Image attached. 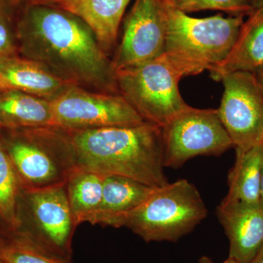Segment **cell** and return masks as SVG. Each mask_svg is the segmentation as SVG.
Listing matches in <instances>:
<instances>
[{
	"mask_svg": "<svg viewBox=\"0 0 263 263\" xmlns=\"http://www.w3.org/2000/svg\"><path fill=\"white\" fill-rule=\"evenodd\" d=\"M18 51L74 86L119 94L113 62L81 18L56 5L27 1L17 24Z\"/></svg>",
	"mask_w": 263,
	"mask_h": 263,
	"instance_id": "6da1fadb",
	"label": "cell"
},
{
	"mask_svg": "<svg viewBox=\"0 0 263 263\" xmlns=\"http://www.w3.org/2000/svg\"><path fill=\"white\" fill-rule=\"evenodd\" d=\"M73 167L119 176L152 187L168 182L164 174L162 128L134 126L82 130L60 129Z\"/></svg>",
	"mask_w": 263,
	"mask_h": 263,
	"instance_id": "7a4b0ae2",
	"label": "cell"
},
{
	"mask_svg": "<svg viewBox=\"0 0 263 263\" xmlns=\"http://www.w3.org/2000/svg\"><path fill=\"white\" fill-rule=\"evenodd\" d=\"M243 22V16L230 15L193 18L166 7L164 53L187 67L192 76L210 72L229 55Z\"/></svg>",
	"mask_w": 263,
	"mask_h": 263,
	"instance_id": "3957f363",
	"label": "cell"
},
{
	"mask_svg": "<svg viewBox=\"0 0 263 263\" xmlns=\"http://www.w3.org/2000/svg\"><path fill=\"white\" fill-rule=\"evenodd\" d=\"M208 209L195 185L186 179L155 188L122 223L148 242H176L206 218Z\"/></svg>",
	"mask_w": 263,
	"mask_h": 263,
	"instance_id": "277c9868",
	"label": "cell"
},
{
	"mask_svg": "<svg viewBox=\"0 0 263 263\" xmlns=\"http://www.w3.org/2000/svg\"><path fill=\"white\" fill-rule=\"evenodd\" d=\"M192 76L179 62L165 53L134 68L117 72L119 94L146 122L163 127L190 105L179 89V81Z\"/></svg>",
	"mask_w": 263,
	"mask_h": 263,
	"instance_id": "5b68a950",
	"label": "cell"
},
{
	"mask_svg": "<svg viewBox=\"0 0 263 263\" xmlns=\"http://www.w3.org/2000/svg\"><path fill=\"white\" fill-rule=\"evenodd\" d=\"M0 143L22 188L65 182L74 167L58 128H0Z\"/></svg>",
	"mask_w": 263,
	"mask_h": 263,
	"instance_id": "8992f818",
	"label": "cell"
},
{
	"mask_svg": "<svg viewBox=\"0 0 263 263\" xmlns=\"http://www.w3.org/2000/svg\"><path fill=\"white\" fill-rule=\"evenodd\" d=\"M14 232L56 255L71 258L77 226L67 199L65 181L42 188H22Z\"/></svg>",
	"mask_w": 263,
	"mask_h": 263,
	"instance_id": "52a82bcc",
	"label": "cell"
},
{
	"mask_svg": "<svg viewBox=\"0 0 263 263\" xmlns=\"http://www.w3.org/2000/svg\"><path fill=\"white\" fill-rule=\"evenodd\" d=\"M162 128L164 164L179 168L197 156H220L234 147L217 109L189 106Z\"/></svg>",
	"mask_w": 263,
	"mask_h": 263,
	"instance_id": "ba28073f",
	"label": "cell"
},
{
	"mask_svg": "<svg viewBox=\"0 0 263 263\" xmlns=\"http://www.w3.org/2000/svg\"><path fill=\"white\" fill-rule=\"evenodd\" d=\"M53 127L67 130L134 126L146 122L120 94L72 86L50 100Z\"/></svg>",
	"mask_w": 263,
	"mask_h": 263,
	"instance_id": "9c48e42d",
	"label": "cell"
},
{
	"mask_svg": "<svg viewBox=\"0 0 263 263\" xmlns=\"http://www.w3.org/2000/svg\"><path fill=\"white\" fill-rule=\"evenodd\" d=\"M224 86L221 122L236 152H245L263 143V95L255 74L233 72L221 78Z\"/></svg>",
	"mask_w": 263,
	"mask_h": 263,
	"instance_id": "30bf717a",
	"label": "cell"
},
{
	"mask_svg": "<svg viewBox=\"0 0 263 263\" xmlns=\"http://www.w3.org/2000/svg\"><path fill=\"white\" fill-rule=\"evenodd\" d=\"M165 40L166 7L162 0H136L124 19L122 41L112 60L116 72L160 57Z\"/></svg>",
	"mask_w": 263,
	"mask_h": 263,
	"instance_id": "8fae6325",
	"label": "cell"
},
{
	"mask_svg": "<svg viewBox=\"0 0 263 263\" xmlns=\"http://www.w3.org/2000/svg\"><path fill=\"white\" fill-rule=\"evenodd\" d=\"M216 216L230 241V258L250 263L263 245V205L223 199Z\"/></svg>",
	"mask_w": 263,
	"mask_h": 263,
	"instance_id": "7c38bea8",
	"label": "cell"
},
{
	"mask_svg": "<svg viewBox=\"0 0 263 263\" xmlns=\"http://www.w3.org/2000/svg\"><path fill=\"white\" fill-rule=\"evenodd\" d=\"M72 86L27 59L6 57L0 63V91L13 90L51 100Z\"/></svg>",
	"mask_w": 263,
	"mask_h": 263,
	"instance_id": "4fadbf2b",
	"label": "cell"
},
{
	"mask_svg": "<svg viewBox=\"0 0 263 263\" xmlns=\"http://www.w3.org/2000/svg\"><path fill=\"white\" fill-rule=\"evenodd\" d=\"M155 190L129 178L105 176L101 203L89 224L121 228L124 218L146 201Z\"/></svg>",
	"mask_w": 263,
	"mask_h": 263,
	"instance_id": "5bb4252c",
	"label": "cell"
},
{
	"mask_svg": "<svg viewBox=\"0 0 263 263\" xmlns=\"http://www.w3.org/2000/svg\"><path fill=\"white\" fill-rule=\"evenodd\" d=\"M130 0H58L51 3L81 18L105 53L117 44L123 16Z\"/></svg>",
	"mask_w": 263,
	"mask_h": 263,
	"instance_id": "9a60e30c",
	"label": "cell"
},
{
	"mask_svg": "<svg viewBox=\"0 0 263 263\" xmlns=\"http://www.w3.org/2000/svg\"><path fill=\"white\" fill-rule=\"evenodd\" d=\"M263 69V8L254 10L240 27L231 51L222 63L210 71L216 81L233 72L255 73Z\"/></svg>",
	"mask_w": 263,
	"mask_h": 263,
	"instance_id": "2e32d148",
	"label": "cell"
},
{
	"mask_svg": "<svg viewBox=\"0 0 263 263\" xmlns=\"http://www.w3.org/2000/svg\"><path fill=\"white\" fill-rule=\"evenodd\" d=\"M53 127L51 102L22 91L0 92V128Z\"/></svg>",
	"mask_w": 263,
	"mask_h": 263,
	"instance_id": "e0dca14e",
	"label": "cell"
},
{
	"mask_svg": "<svg viewBox=\"0 0 263 263\" xmlns=\"http://www.w3.org/2000/svg\"><path fill=\"white\" fill-rule=\"evenodd\" d=\"M105 176L74 167L66 179L67 199L76 226L89 223L100 207Z\"/></svg>",
	"mask_w": 263,
	"mask_h": 263,
	"instance_id": "ac0fdd59",
	"label": "cell"
},
{
	"mask_svg": "<svg viewBox=\"0 0 263 263\" xmlns=\"http://www.w3.org/2000/svg\"><path fill=\"white\" fill-rule=\"evenodd\" d=\"M263 143L236 152V160L228 177L229 190L224 199L257 203L260 202L261 167Z\"/></svg>",
	"mask_w": 263,
	"mask_h": 263,
	"instance_id": "d6986e66",
	"label": "cell"
},
{
	"mask_svg": "<svg viewBox=\"0 0 263 263\" xmlns=\"http://www.w3.org/2000/svg\"><path fill=\"white\" fill-rule=\"evenodd\" d=\"M21 189L17 175L0 143V226L8 233L16 230Z\"/></svg>",
	"mask_w": 263,
	"mask_h": 263,
	"instance_id": "ffe728a7",
	"label": "cell"
},
{
	"mask_svg": "<svg viewBox=\"0 0 263 263\" xmlns=\"http://www.w3.org/2000/svg\"><path fill=\"white\" fill-rule=\"evenodd\" d=\"M0 259L5 263H75L71 258L52 254L18 233L8 234L0 251Z\"/></svg>",
	"mask_w": 263,
	"mask_h": 263,
	"instance_id": "44dd1931",
	"label": "cell"
},
{
	"mask_svg": "<svg viewBox=\"0 0 263 263\" xmlns=\"http://www.w3.org/2000/svg\"><path fill=\"white\" fill-rule=\"evenodd\" d=\"M26 0H0V54L17 57V24Z\"/></svg>",
	"mask_w": 263,
	"mask_h": 263,
	"instance_id": "7402d4cb",
	"label": "cell"
},
{
	"mask_svg": "<svg viewBox=\"0 0 263 263\" xmlns=\"http://www.w3.org/2000/svg\"><path fill=\"white\" fill-rule=\"evenodd\" d=\"M167 8L183 13L220 10L230 16H243L252 12L249 0H162Z\"/></svg>",
	"mask_w": 263,
	"mask_h": 263,
	"instance_id": "603a6c76",
	"label": "cell"
},
{
	"mask_svg": "<svg viewBox=\"0 0 263 263\" xmlns=\"http://www.w3.org/2000/svg\"><path fill=\"white\" fill-rule=\"evenodd\" d=\"M8 232L5 231L1 226H0V251L3 248L5 243H6L7 240H8Z\"/></svg>",
	"mask_w": 263,
	"mask_h": 263,
	"instance_id": "cb8c5ba5",
	"label": "cell"
},
{
	"mask_svg": "<svg viewBox=\"0 0 263 263\" xmlns=\"http://www.w3.org/2000/svg\"><path fill=\"white\" fill-rule=\"evenodd\" d=\"M199 263H215L213 262L212 259L209 258V257H206V256H202V257H200V259H199ZM221 263H238L237 261H235V259L230 258V257H228V259H226L224 262Z\"/></svg>",
	"mask_w": 263,
	"mask_h": 263,
	"instance_id": "d4e9b609",
	"label": "cell"
},
{
	"mask_svg": "<svg viewBox=\"0 0 263 263\" xmlns=\"http://www.w3.org/2000/svg\"><path fill=\"white\" fill-rule=\"evenodd\" d=\"M249 3L252 11L263 8V0H249Z\"/></svg>",
	"mask_w": 263,
	"mask_h": 263,
	"instance_id": "484cf974",
	"label": "cell"
},
{
	"mask_svg": "<svg viewBox=\"0 0 263 263\" xmlns=\"http://www.w3.org/2000/svg\"><path fill=\"white\" fill-rule=\"evenodd\" d=\"M254 74H255L256 79H257V83H258L259 88H260L263 95V69Z\"/></svg>",
	"mask_w": 263,
	"mask_h": 263,
	"instance_id": "4316f807",
	"label": "cell"
},
{
	"mask_svg": "<svg viewBox=\"0 0 263 263\" xmlns=\"http://www.w3.org/2000/svg\"><path fill=\"white\" fill-rule=\"evenodd\" d=\"M250 263H263V245Z\"/></svg>",
	"mask_w": 263,
	"mask_h": 263,
	"instance_id": "83f0119b",
	"label": "cell"
},
{
	"mask_svg": "<svg viewBox=\"0 0 263 263\" xmlns=\"http://www.w3.org/2000/svg\"><path fill=\"white\" fill-rule=\"evenodd\" d=\"M260 202L263 205V160L262 167H261L260 176Z\"/></svg>",
	"mask_w": 263,
	"mask_h": 263,
	"instance_id": "f1b7e54d",
	"label": "cell"
},
{
	"mask_svg": "<svg viewBox=\"0 0 263 263\" xmlns=\"http://www.w3.org/2000/svg\"><path fill=\"white\" fill-rule=\"evenodd\" d=\"M27 1L34 2V3H48V4H51V3H55V2L58 1V0H27Z\"/></svg>",
	"mask_w": 263,
	"mask_h": 263,
	"instance_id": "f546056e",
	"label": "cell"
},
{
	"mask_svg": "<svg viewBox=\"0 0 263 263\" xmlns=\"http://www.w3.org/2000/svg\"><path fill=\"white\" fill-rule=\"evenodd\" d=\"M6 57H5L3 56V55L0 54V63H1V62H3V60H4L5 58H6Z\"/></svg>",
	"mask_w": 263,
	"mask_h": 263,
	"instance_id": "4dcf8cb0",
	"label": "cell"
},
{
	"mask_svg": "<svg viewBox=\"0 0 263 263\" xmlns=\"http://www.w3.org/2000/svg\"><path fill=\"white\" fill-rule=\"evenodd\" d=\"M0 263H5V262H3V260H1V259H0Z\"/></svg>",
	"mask_w": 263,
	"mask_h": 263,
	"instance_id": "1f68e13d",
	"label": "cell"
},
{
	"mask_svg": "<svg viewBox=\"0 0 263 263\" xmlns=\"http://www.w3.org/2000/svg\"><path fill=\"white\" fill-rule=\"evenodd\" d=\"M0 92H1V91H0Z\"/></svg>",
	"mask_w": 263,
	"mask_h": 263,
	"instance_id": "d6a6232c",
	"label": "cell"
}]
</instances>
